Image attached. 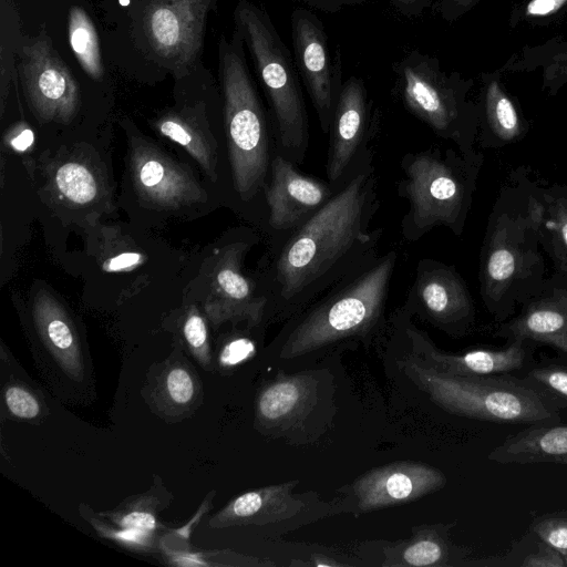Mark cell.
Returning <instances> with one entry per match:
<instances>
[{"mask_svg":"<svg viewBox=\"0 0 567 567\" xmlns=\"http://www.w3.org/2000/svg\"><path fill=\"white\" fill-rule=\"evenodd\" d=\"M373 152L367 150L331 198L291 231L274 237L256 277L266 317L289 318L340 280L379 256L383 228Z\"/></svg>","mask_w":567,"mask_h":567,"instance_id":"cell-1","label":"cell"},{"mask_svg":"<svg viewBox=\"0 0 567 567\" xmlns=\"http://www.w3.org/2000/svg\"><path fill=\"white\" fill-rule=\"evenodd\" d=\"M543 189L527 167H517L502 184L487 218L480 252V295L498 323L538 293L546 279L539 248Z\"/></svg>","mask_w":567,"mask_h":567,"instance_id":"cell-2","label":"cell"},{"mask_svg":"<svg viewBox=\"0 0 567 567\" xmlns=\"http://www.w3.org/2000/svg\"><path fill=\"white\" fill-rule=\"evenodd\" d=\"M396 264L395 250L379 255L289 317L280 357L297 358L379 328Z\"/></svg>","mask_w":567,"mask_h":567,"instance_id":"cell-3","label":"cell"},{"mask_svg":"<svg viewBox=\"0 0 567 567\" xmlns=\"http://www.w3.org/2000/svg\"><path fill=\"white\" fill-rule=\"evenodd\" d=\"M483 163L477 150L462 153L456 147H430L404 154L400 162L404 176L396 185L399 197L408 202L401 219L404 239L415 243L439 226L460 237Z\"/></svg>","mask_w":567,"mask_h":567,"instance_id":"cell-4","label":"cell"},{"mask_svg":"<svg viewBox=\"0 0 567 567\" xmlns=\"http://www.w3.org/2000/svg\"><path fill=\"white\" fill-rule=\"evenodd\" d=\"M244 40L236 31L219 43V78L233 183L241 200L264 196L277 142L266 110L249 73Z\"/></svg>","mask_w":567,"mask_h":567,"instance_id":"cell-5","label":"cell"},{"mask_svg":"<svg viewBox=\"0 0 567 567\" xmlns=\"http://www.w3.org/2000/svg\"><path fill=\"white\" fill-rule=\"evenodd\" d=\"M234 20L268 102L277 152L299 166L306 159L310 135L307 105L293 56L264 8L249 0H239Z\"/></svg>","mask_w":567,"mask_h":567,"instance_id":"cell-6","label":"cell"},{"mask_svg":"<svg viewBox=\"0 0 567 567\" xmlns=\"http://www.w3.org/2000/svg\"><path fill=\"white\" fill-rule=\"evenodd\" d=\"M400 367L435 404L452 414L499 424L560 422L559 410L519 375H449L422 364L412 354Z\"/></svg>","mask_w":567,"mask_h":567,"instance_id":"cell-7","label":"cell"},{"mask_svg":"<svg viewBox=\"0 0 567 567\" xmlns=\"http://www.w3.org/2000/svg\"><path fill=\"white\" fill-rule=\"evenodd\" d=\"M396 93L403 106L439 137L462 153L475 150L478 103L470 99L474 85L460 72H445L440 61L412 50L393 65Z\"/></svg>","mask_w":567,"mask_h":567,"instance_id":"cell-8","label":"cell"},{"mask_svg":"<svg viewBox=\"0 0 567 567\" xmlns=\"http://www.w3.org/2000/svg\"><path fill=\"white\" fill-rule=\"evenodd\" d=\"M394 319L411 348V354L440 373L457 377L522 375L535 362L537 344L529 340H506V344L499 349L478 347L456 353L446 352L411 322V315L404 307L395 313Z\"/></svg>","mask_w":567,"mask_h":567,"instance_id":"cell-9","label":"cell"},{"mask_svg":"<svg viewBox=\"0 0 567 567\" xmlns=\"http://www.w3.org/2000/svg\"><path fill=\"white\" fill-rule=\"evenodd\" d=\"M290 24L296 69L317 113L320 128L328 134L343 83L340 53L332 58L324 25L311 10L295 9Z\"/></svg>","mask_w":567,"mask_h":567,"instance_id":"cell-10","label":"cell"},{"mask_svg":"<svg viewBox=\"0 0 567 567\" xmlns=\"http://www.w3.org/2000/svg\"><path fill=\"white\" fill-rule=\"evenodd\" d=\"M403 307L456 337L475 323V303L464 278L453 265L433 258L417 261Z\"/></svg>","mask_w":567,"mask_h":567,"instance_id":"cell-11","label":"cell"},{"mask_svg":"<svg viewBox=\"0 0 567 567\" xmlns=\"http://www.w3.org/2000/svg\"><path fill=\"white\" fill-rule=\"evenodd\" d=\"M257 237L248 235L215 250L208 274V295L205 310L219 324L246 321L250 327L266 317L267 300L256 277L244 271V260Z\"/></svg>","mask_w":567,"mask_h":567,"instance_id":"cell-12","label":"cell"},{"mask_svg":"<svg viewBox=\"0 0 567 567\" xmlns=\"http://www.w3.org/2000/svg\"><path fill=\"white\" fill-rule=\"evenodd\" d=\"M20 72L27 101L39 121L68 124L75 117L79 85L45 31L23 47Z\"/></svg>","mask_w":567,"mask_h":567,"instance_id":"cell-13","label":"cell"},{"mask_svg":"<svg viewBox=\"0 0 567 567\" xmlns=\"http://www.w3.org/2000/svg\"><path fill=\"white\" fill-rule=\"evenodd\" d=\"M377 131V116L368 89L352 75L341 86L329 127L326 162L327 181L337 186L370 148Z\"/></svg>","mask_w":567,"mask_h":567,"instance_id":"cell-14","label":"cell"},{"mask_svg":"<svg viewBox=\"0 0 567 567\" xmlns=\"http://www.w3.org/2000/svg\"><path fill=\"white\" fill-rule=\"evenodd\" d=\"M213 0H152L143 28L153 51L177 68L193 64L200 51Z\"/></svg>","mask_w":567,"mask_h":567,"instance_id":"cell-15","label":"cell"},{"mask_svg":"<svg viewBox=\"0 0 567 567\" xmlns=\"http://www.w3.org/2000/svg\"><path fill=\"white\" fill-rule=\"evenodd\" d=\"M336 187L302 173L298 165L277 153L264 189L271 235L281 236L301 225L331 198Z\"/></svg>","mask_w":567,"mask_h":567,"instance_id":"cell-16","label":"cell"},{"mask_svg":"<svg viewBox=\"0 0 567 567\" xmlns=\"http://www.w3.org/2000/svg\"><path fill=\"white\" fill-rule=\"evenodd\" d=\"M130 169L140 198L155 207L178 209L207 198L188 168L147 142L132 146Z\"/></svg>","mask_w":567,"mask_h":567,"instance_id":"cell-17","label":"cell"},{"mask_svg":"<svg viewBox=\"0 0 567 567\" xmlns=\"http://www.w3.org/2000/svg\"><path fill=\"white\" fill-rule=\"evenodd\" d=\"M494 336L529 340L567 358V279L555 272L546 278L539 292L523 302L512 318L501 322Z\"/></svg>","mask_w":567,"mask_h":567,"instance_id":"cell-18","label":"cell"},{"mask_svg":"<svg viewBox=\"0 0 567 567\" xmlns=\"http://www.w3.org/2000/svg\"><path fill=\"white\" fill-rule=\"evenodd\" d=\"M445 475L437 468L416 462H396L373 468L353 484L362 511L396 506L441 489Z\"/></svg>","mask_w":567,"mask_h":567,"instance_id":"cell-19","label":"cell"},{"mask_svg":"<svg viewBox=\"0 0 567 567\" xmlns=\"http://www.w3.org/2000/svg\"><path fill=\"white\" fill-rule=\"evenodd\" d=\"M501 70L481 75L480 122L476 143L482 148H502L523 140L529 123L516 100L501 81Z\"/></svg>","mask_w":567,"mask_h":567,"instance_id":"cell-20","label":"cell"},{"mask_svg":"<svg viewBox=\"0 0 567 567\" xmlns=\"http://www.w3.org/2000/svg\"><path fill=\"white\" fill-rule=\"evenodd\" d=\"M33 320L45 349L60 369L74 381L85 375V361L80 336L62 303L47 290L33 300Z\"/></svg>","mask_w":567,"mask_h":567,"instance_id":"cell-21","label":"cell"},{"mask_svg":"<svg viewBox=\"0 0 567 567\" xmlns=\"http://www.w3.org/2000/svg\"><path fill=\"white\" fill-rule=\"evenodd\" d=\"M296 481L249 491L231 499L210 520L214 528L265 524L297 514L303 506L291 491Z\"/></svg>","mask_w":567,"mask_h":567,"instance_id":"cell-22","label":"cell"},{"mask_svg":"<svg viewBox=\"0 0 567 567\" xmlns=\"http://www.w3.org/2000/svg\"><path fill=\"white\" fill-rule=\"evenodd\" d=\"M487 458L499 464L567 466V424L528 425L495 446Z\"/></svg>","mask_w":567,"mask_h":567,"instance_id":"cell-23","label":"cell"},{"mask_svg":"<svg viewBox=\"0 0 567 567\" xmlns=\"http://www.w3.org/2000/svg\"><path fill=\"white\" fill-rule=\"evenodd\" d=\"M155 127L163 136L183 146L208 177L216 181L217 143L203 111L198 107L169 111L155 121Z\"/></svg>","mask_w":567,"mask_h":567,"instance_id":"cell-24","label":"cell"},{"mask_svg":"<svg viewBox=\"0 0 567 567\" xmlns=\"http://www.w3.org/2000/svg\"><path fill=\"white\" fill-rule=\"evenodd\" d=\"M315 380L308 374L284 375L267 383L257 399V416L265 423L278 425L295 420L311 406Z\"/></svg>","mask_w":567,"mask_h":567,"instance_id":"cell-25","label":"cell"},{"mask_svg":"<svg viewBox=\"0 0 567 567\" xmlns=\"http://www.w3.org/2000/svg\"><path fill=\"white\" fill-rule=\"evenodd\" d=\"M540 69L542 89L556 95L567 85V40L556 37L536 47H525L518 56L508 60L504 70L533 71Z\"/></svg>","mask_w":567,"mask_h":567,"instance_id":"cell-26","label":"cell"},{"mask_svg":"<svg viewBox=\"0 0 567 567\" xmlns=\"http://www.w3.org/2000/svg\"><path fill=\"white\" fill-rule=\"evenodd\" d=\"M55 194L72 207H86L97 202L103 185L94 166L80 158L58 163L51 173Z\"/></svg>","mask_w":567,"mask_h":567,"instance_id":"cell-27","label":"cell"},{"mask_svg":"<svg viewBox=\"0 0 567 567\" xmlns=\"http://www.w3.org/2000/svg\"><path fill=\"white\" fill-rule=\"evenodd\" d=\"M540 245L553 261L555 274L567 279V209L554 185L543 189Z\"/></svg>","mask_w":567,"mask_h":567,"instance_id":"cell-28","label":"cell"},{"mask_svg":"<svg viewBox=\"0 0 567 567\" xmlns=\"http://www.w3.org/2000/svg\"><path fill=\"white\" fill-rule=\"evenodd\" d=\"M427 530L410 542L400 554L398 566H447L460 565L465 559L467 550L454 548L447 539V528Z\"/></svg>","mask_w":567,"mask_h":567,"instance_id":"cell-29","label":"cell"},{"mask_svg":"<svg viewBox=\"0 0 567 567\" xmlns=\"http://www.w3.org/2000/svg\"><path fill=\"white\" fill-rule=\"evenodd\" d=\"M68 33L70 47L85 73L95 81L103 76L99 35L86 11L78 6L69 10Z\"/></svg>","mask_w":567,"mask_h":567,"instance_id":"cell-30","label":"cell"},{"mask_svg":"<svg viewBox=\"0 0 567 567\" xmlns=\"http://www.w3.org/2000/svg\"><path fill=\"white\" fill-rule=\"evenodd\" d=\"M534 390L557 410L567 409V364L534 362L522 375Z\"/></svg>","mask_w":567,"mask_h":567,"instance_id":"cell-31","label":"cell"},{"mask_svg":"<svg viewBox=\"0 0 567 567\" xmlns=\"http://www.w3.org/2000/svg\"><path fill=\"white\" fill-rule=\"evenodd\" d=\"M186 363L171 364L159 383V396L165 405L173 409V412L193 405L199 392L198 379Z\"/></svg>","mask_w":567,"mask_h":567,"instance_id":"cell-32","label":"cell"},{"mask_svg":"<svg viewBox=\"0 0 567 567\" xmlns=\"http://www.w3.org/2000/svg\"><path fill=\"white\" fill-rule=\"evenodd\" d=\"M153 501L151 496H142L105 515L118 527L154 532L158 527V522L155 516V505H152Z\"/></svg>","mask_w":567,"mask_h":567,"instance_id":"cell-33","label":"cell"},{"mask_svg":"<svg viewBox=\"0 0 567 567\" xmlns=\"http://www.w3.org/2000/svg\"><path fill=\"white\" fill-rule=\"evenodd\" d=\"M183 334L193 355L207 368L212 362L208 330L204 317L195 306L186 313Z\"/></svg>","mask_w":567,"mask_h":567,"instance_id":"cell-34","label":"cell"},{"mask_svg":"<svg viewBox=\"0 0 567 567\" xmlns=\"http://www.w3.org/2000/svg\"><path fill=\"white\" fill-rule=\"evenodd\" d=\"M567 10V0H528L522 8L513 10L511 24L519 22L540 23Z\"/></svg>","mask_w":567,"mask_h":567,"instance_id":"cell-35","label":"cell"},{"mask_svg":"<svg viewBox=\"0 0 567 567\" xmlns=\"http://www.w3.org/2000/svg\"><path fill=\"white\" fill-rule=\"evenodd\" d=\"M532 533L564 556L567 554V517H539L533 522Z\"/></svg>","mask_w":567,"mask_h":567,"instance_id":"cell-36","label":"cell"},{"mask_svg":"<svg viewBox=\"0 0 567 567\" xmlns=\"http://www.w3.org/2000/svg\"><path fill=\"white\" fill-rule=\"evenodd\" d=\"M3 398L9 412L17 417L34 419L41 413L38 398L18 383L8 384Z\"/></svg>","mask_w":567,"mask_h":567,"instance_id":"cell-37","label":"cell"},{"mask_svg":"<svg viewBox=\"0 0 567 567\" xmlns=\"http://www.w3.org/2000/svg\"><path fill=\"white\" fill-rule=\"evenodd\" d=\"M94 528L104 537L113 539L126 547L145 549L153 547V532L137 528L120 527L111 528L100 520H91Z\"/></svg>","mask_w":567,"mask_h":567,"instance_id":"cell-38","label":"cell"},{"mask_svg":"<svg viewBox=\"0 0 567 567\" xmlns=\"http://www.w3.org/2000/svg\"><path fill=\"white\" fill-rule=\"evenodd\" d=\"M518 566L524 567H563L564 555L539 539L538 547L527 554Z\"/></svg>","mask_w":567,"mask_h":567,"instance_id":"cell-39","label":"cell"},{"mask_svg":"<svg viewBox=\"0 0 567 567\" xmlns=\"http://www.w3.org/2000/svg\"><path fill=\"white\" fill-rule=\"evenodd\" d=\"M255 343L248 338H236L229 341L219 354L223 367H234L250 358L255 353Z\"/></svg>","mask_w":567,"mask_h":567,"instance_id":"cell-40","label":"cell"},{"mask_svg":"<svg viewBox=\"0 0 567 567\" xmlns=\"http://www.w3.org/2000/svg\"><path fill=\"white\" fill-rule=\"evenodd\" d=\"M144 261V256L138 251H123L106 259L103 262L105 271H128L135 269Z\"/></svg>","mask_w":567,"mask_h":567,"instance_id":"cell-41","label":"cell"},{"mask_svg":"<svg viewBox=\"0 0 567 567\" xmlns=\"http://www.w3.org/2000/svg\"><path fill=\"white\" fill-rule=\"evenodd\" d=\"M478 1L480 0H440L439 12L445 21H456L472 10Z\"/></svg>","mask_w":567,"mask_h":567,"instance_id":"cell-42","label":"cell"},{"mask_svg":"<svg viewBox=\"0 0 567 567\" xmlns=\"http://www.w3.org/2000/svg\"><path fill=\"white\" fill-rule=\"evenodd\" d=\"M436 0H389L392 8L401 16L415 18L430 9Z\"/></svg>","mask_w":567,"mask_h":567,"instance_id":"cell-43","label":"cell"},{"mask_svg":"<svg viewBox=\"0 0 567 567\" xmlns=\"http://www.w3.org/2000/svg\"><path fill=\"white\" fill-rule=\"evenodd\" d=\"M34 135L32 130L25 124H18L11 133L10 145L12 148L19 152H24L32 145Z\"/></svg>","mask_w":567,"mask_h":567,"instance_id":"cell-44","label":"cell"},{"mask_svg":"<svg viewBox=\"0 0 567 567\" xmlns=\"http://www.w3.org/2000/svg\"><path fill=\"white\" fill-rule=\"evenodd\" d=\"M302 3H306L307 6L323 11V12H338L342 10L344 7L349 6H355L363 0H295Z\"/></svg>","mask_w":567,"mask_h":567,"instance_id":"cell-45","label":"cell"},{"mask_svg":"<svg viewBox=\"0 0 567 567\" xmlns=\"http://www.w3.org/2000/svg\"><path fill=\"white\" fill-rule=\"evenodd\" d=\"M553 185L567 209V185H561V184H557V183H555Z\"/></svg>","mask_w":567,"mask_h":567,"instance_id":"cell-46","label":"cell"},{"mask_svg":"<svg viewBox=\"0 0 567 567\" xmlns=\"http://www.w3.org/2000/svg\"><path fill=\"white\" fill-rule=\"evenodd\" d=\"M564 558H565L566 566H567V554L564 556Z\"/></svg>","mask_w":567,"mask_h":567,"instance_id":"cell-47","label":"cell"}]
</instances>
